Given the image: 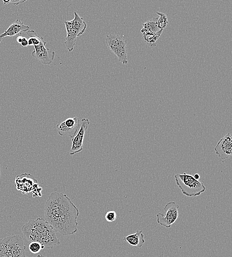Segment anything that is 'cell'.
I'll list each match as a JSON object with an SVG mask.
<instances>
[{"label":"cell","mask_w":232,"mask_h":257,"mask_svg":"<svg viewBox=\"0 0 232 257\" xmlns=\"http://www.w3.org/2000/svg\"><path fill=\"white\" fill-rule=\"evenodd\" d=\"M79 215L78 208L66 194L54 191L48 196L45 206V219L55 232L64 236L75 233Z\"/></svg>","instance_id":"obj_1"},{"label":"cell","mask_w":232,"mask_h":257,"mask_svg":"<svg viewBox=\"0 0 232 257\" xmlns=\"http://www.w3.org/2000/svg\"><path fill=\"white\" fill-rule=\"evenodd\" d=\"M21 231L27 240L37 242L48 249L60 244L52 226L43 218L29 220L22 226Z\"/></svg>","instance_id":"obj_2"},{"label":"cell","mask_w":232,"mask_h":257,"mask_svg":"<svg viewBox=\"0 0 232 257\" xmlns=\"http://www.w3.org/2000/svg\"><path fill=\"white\" fill-rule=\"evenodd\" d=\"M25 249L22 238L19 235L0 238V257H26Z\"/></svg>","instance_id":"obj_3"},{"label":"cell","mask_w":232,"mask_h":257,"mask_svg":"<svg viewBox=\"0 0 232 257\" xmlns=\"http://www.w3.org/2000/svg\"><path fill=\"white\" fill-rule=\"evenodd\" d=\"M175 180L183 195L191 197L200 195L203 193L206 187L199 180L195 179L192 175L184 173L175 175Z\"/></svg>","instance_id":"obj_4"},{"label":"cell","mask_w":232,"mask_h":257,"mask_svg":"<svg viewBox=\"0 0 232 257\" xmlns=\"http://www.w3.org/2000/svg\"><path fill=\"white\" fill-rule=\"evenodd\" d=\"M74 18L73 20L64 22L67 32L64 44L69 52L73 50L77 37L82 35L87 27V24L83 18L75 11L74 12Z\"/></svg>","instance_id":"obj_5"},{"label":"cell","mask_w":232,"mask_h":257,"mask_svg":"<svg viewBox=\"0 0 232 257\" xmlns=\"http://www.w3.org/2000/svg\"><path fill=\"white\" fill-rule=\"evenodd\" d=\"M105 42L107 47L117 56L119 61L123 64L128 63L126 40L118 34H110L106 36Z\"/></svg>","instance_id":"obj_6"},{"label":"cell","mask_w":232,"mask_h":257,"mask_svg":"<svg viewBox=\"0 0 232 257\" xmlns=\"http://www.w3.org/2000/svg\"><path fill=\"white\" fill-rule=\"evenodd\" d=\"M179 206L175 202L167 203L163 208L165 215L159 213L156 214L157 222L167 228H170L178 217Z\"/></svg>","instance_id":"obj_7"},{"label":"cell","mask_w":232,"mask_h":257,"mask_svg":"<svg viewBox=\"0 0 232 257\" xmlns=\"http://www.w3.org/2000/svg\"><path fill=\"white\" fill-rule=\"evenodd\" d=\"M81 123L77 117L69 118L56 125L58 133L60 136L73 138L80 128Z\"/></svg>","instance_id":"obj_8"},{"label":"cell","mask_w":232,"mask_h":257,"mask_svg":"<svg viewBox=\"0 0 232 257\" xmlns=\"http://www.w3.org/2000/svg\"><path fill=\"white\" fill-rule=\"evenodd\" d=\"M89 124L90 121L88 119L83 118L81 120L80 128L74 137L72 138L70 155H73L83 150L85 133Z\"/></svg>","instance_id":"obj_9"},{"label":"cell","mask_w":232,"mask_h":257,"mask_svg":"<svg viewBox=\"0 0 232 257\" xmlns=\"http://www.w3.org/2000/svg\"><path fill=\"white\" fill-rule=\"evenodd\" d=\"M39 184L37 180L29 173H23L16 177L15 185L17 190L23 194H27L32 192Z\"/></svg>","instance_id":"obj_10"},{"label":"cell","mask_w":232,"mask_h":257,"mask_svg":"<svg viewBox=\"0 0 232 257\" xmlns=\"http://www.w3.org/2000/svg\"><path fill=\"white\" fill-rule=\"evenodd\" d=\"M216 154L221 159H226L232 155V137L230 132L221 138L214 148Z\"/></svg>","instance_id":"obj_11"},{"label":"cell","mask_w":232,"mask_h":257,"mask_svg":"<svg viewBox=\"0 0 232 257\" xmlns=\"http://www.w3.org/2000/svg\"><path fill=\"white\" fill-rule=\"evenodd\" d=\"M46 43L34 46V50L32 52V56L41 62L43 64L49 65L53 61L55 52L46 47Z\"/></svg>","instance_id":"obj_12"},{"label":"cell","mask_w":232,"mask_h":257,"mask_svg":"<svg viewBox=\"0 0 232 257\" xmlns=\"http://www.w3.org/2000/svg\"><path fill=\"white\" fill-rule=\"evenodd\" d=\"M29 29L28 26L25 25L23 22L17 19L9 26L6 31L0 35V43L5 37L20 35L22 32H26L29 31Z\"/></svg>","instance_id":"obj_13"},{"label":"cell","mask_w":232,"mask_h":257,"mask_svg":"<svg viewBox=\"0 0 232 257\" xmlns=\"http://www.w3.org/2000/svg\"><path fill=\"white\" fill-rule=\"evenodd\" d=\"M144 237L142 231L138 230L135 233L124 237L123 240L128 242L131 246L141 248L145 243Z\"/></svg>","instance_id":"obj_14"},{"label":"cell","mask_w":232,"mask_h":257,"mask_svg":"<svg viewBox=\"0 0 232 257\" xmlns=\"http://www.w3.org/2000/svg\"><path fill=\"white\" fill-rule=\"evenodd\" d=\"M163 30H159L158 31L153 33L151 32L144 31L142 32L143 38L146 43L150 46H153L156 45V42L161 36Z\"/></svg>","instance_id":"obj_15"},{"label":"cell","mask_w":232,"mask_h":257,"mask_svg":"<svg viewBox=\"0 0 232 257\" xmlns=\"http://www.w3.org/2000/svg\"><path fill=\"white\" fill-rule=\"evenodd\" d=\"M29 38L28 40V45L37 46L41 44L46 43L44 39L39 36L34 30H29L26 32Z\"/></svg>","instance_id":"obj_16"},{"label":"cell","mask_w":232,"mask_h":257,"mask_svg":"<svg viewBox=\"0 0 232 257\" xmlns=\"http://www.w3.org/2000/svg\"><path fill=\"white\" fill-rule=\"evenodd\" d=\"M158 17L152 18L142 24L143 28L141 29V32L146 31L155 33L159 30L157 27V20Z\"/></svg>","instance_id":"obj_17"},{"label":"cell","mask_w":232,"mask_h":257,"mask_svg":"<svg viewBox=\"0 0 232 257\" xmlns=\"http://www.w3.org/2000/svg\"><path fill=\"white\" fill-rule=\"evenodd\" d=\"M156 13L159 16L157 23V27L159 30H163L168 24L167 16L161 12L156 11Z\"/></svg>","instance_id":"obj_18"},{"label":"cell","mask_w":232,"mask_h":257,"mask_svg":"<svg viewBox=\"0 0 232 257\" xmlns=\"http://www.w3.org/2000/svg\"><path fill=\"white\" fill-rule=\"evenodd\" d=\"M44 248V246L37 242H31L29 245V250L33 254L38 253Z\"/></svg>","instance_id":"obj_19"},{"label":"cell","mask_w":232,"mask_h":257,"mask_svg":"<svg viewBox=\"0 0 232 257\" xmlns=\"http://www.w3.org/2000/svg\"><path fill=\"white\" fill-rule=\"evenodd\" d=\"M117 218L116 213L114 211L107 212L105 215V218L108 222H113Z\"/></svg>","instance_id":"obj_20"},{"label":"cell","mask_w":232,"mask_h":257,"mask_svg":"<svg viewBox=\"0 0 232 257\" xmlns=\"http://www.w3.org/2000/svg\"><path fill=\"white\" fill-rule=\"evenodd\" d=\"M20 44L23 47L28 46V40L26 37H23Z\"/></svg>","instance_id":"obj_21"},{"label":"cell","mask_w":232,"mask_h":257,"mask_svg":"<svg viewBox=\"0 0 232 257\" xmlns=\"http://www.w3.org/2000/svg\"><path fill=\"white\" fill-rule=\"evenodd\" d=\"M25 1H26L25 0H10V3H11L12 4H13L14 5H18L19 4H20V3L24 2Z\"/></svg>","instance_id":"obj_22"},{"label":"cell","mask_w":232,"mask_h":257,"mask_svg":"<svg viewBox=\"0 0 232 257\" xmlns=\"http://www.w3.org/2000/svg\"><path fill=\"white\" fill-rule=\"evenodd\" d=\"M23 37H22V36H21V35H19V36L17 37V38H16V41H17V42L20 44V43H21V42H22V40Z\"/></svg>","instance_id":"obj_23"},{"label":"cell","mask_w":232,"mask_h":257,"mask_svg":"<svg viewBox=\"0 0 232 257\" xmlns=\"http://www.w3.org/2000/svg\"><path fill=\"white\" fill-rule=\"evenodd\" d=\"M193 177L196 180H199L200 178V176L198 173H195Z\"/></svg>","instance_id":"obj_24"},{"label":"cell","mask_w":232,"mask_h":257,"mask_svg":"<svg viewBox=\"0 0 232 257\" xmlns=\"http://www.w3.org/2000/svg\"><path fill=\"white\" fill-rule=\"evenodd\" d=\"M3 2L4 4H7L10 3V0H3Z\"/></svg>","instance_id":"obj_25"},{"label":"cell","mask_w":232,"mask_h":257,"mask_svg":"<svg viewBox=\"0 0 232 257\" xmlns=\"http://www.w3.org/2000/svg\"><path fill=\"white\" fill-rule=\"evenodd\" d=\"M46 257L43 255H37V256H35V257Z\"/></svg>","instance_id":"obj_26"},{"label":"cell","mask_w":232,"mask_h":257,"mask_svg":"<svg viewBox=\"0 0 232 257\" xmlns=\"http://www.w3.org/2000/svg\"><path fill=\"white\" fill-rule=\"evenodd\" d=\"M0 174H1V172H0Z\"/></svg>","instance_id":"obj_27"}]
</instances>
